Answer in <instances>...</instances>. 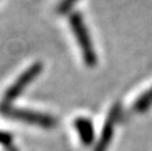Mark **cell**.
<instances>
[{
    "label": "cell",
    "mask_w": 152,
    "mask_h": 151,
    "mask_svg": "<svg viewBox=\"0 0 152 151\" xmlns=\"http://www.w3.org/2000/svg\"><path fill=\"white\" fill-rule=\"evenodd\" d=\"M69 26L72 28V32L75 34V37L77 40V44L81 50V55H83L86 64L88 67L96 66V62H97L96 52H95V48L92 45L88 29H87L80 13L75 12L69 16Z\"/></svg>",
    "instance_id": "6da1fadb"
},
{
    "label": "cell",
    "mask_w": 152,
    "mask_h": 151,
    "mask_svg": "<svg viewBox=\"0 0 152 151\" xmlns=\"http://www.w3.org/2000/svg\"><path fill=\"white\" fill-rule=\"evenodd\" d=\"M0 111H1L5 117L23 120V122H26V123L36 125V126H40V127L50 128L56 125V119H53L50 115L39 114V112L28 111V110H18V108H12V107H10V106H0Z\"/></svg>",
    "instance_id": "7a4b0ae2"
},
{
    "label": "cell",
    "mask_w": 152,
    "mask_h": 151,
    "mask_svg": "<svg viewBox=\"0 0 152 151\" xmlns=\"http://www.w3.org/2000/svg\"><path fill=\"white\" fill-rule=\"evenodd\" d=\"M40 71H42V64L40 63H35L34 66H31L28 70H26V71L20 75V78L4 92L3 99H1V106H10L11 102H12L13 99H16L23 92L24 88L40 74Z\"/></svg>",
    "instance_id": "3957f363"
},
{
    "label": "cell",
    "mask_w": 152,
    "mask_h": 151,
    "mask_svg": "<svg viewBox=\"0 0 152 151\" xmlns=\"http://www.w3.org/2000/svg\"><path fill=\"white\" fill-rule=\"evenodd\" d=\"M118 115H119V106H113L112 110L110 111V114H108L104 126H103V128H102L100 138H99V141H97L95 151H105L108 143H110V141H111V136H112L113 126H115V122H116V119H118Z\"/></svg>",
    "instance_id": "277c9868"
},
{
    "label": "cell",
    "mask_w": 152,
    "mask_h": 151,
    "mask_svg": "<svg viewBox=\"0 0 152 151\" xmlns=\"http://www.w3.org/2000/svg\"><path fill=\"white\" fill-rule=\"evenodd\" d=\"M75 128L83 144H91L94 142V126L88 118H77L75 120Z\"/></svg>",
    "instance_id": "5b68a950"
},
{
    "label": "cell",
    "mask_w": 152,
    "mask_h": 151,
    "mask_svg": "<svg viewBox=\"0 0 152 151\" xmlns=\"http://www.w3.org/2000/svg\"><path fill=\"white\" fill-rule=\"evenodd\" d=\"M76 1L77 0H60V3L56 7V11H58V13H67L75 5Z\"/></svg>",
    "instance_id": "8992f818"
}]
</instances>
